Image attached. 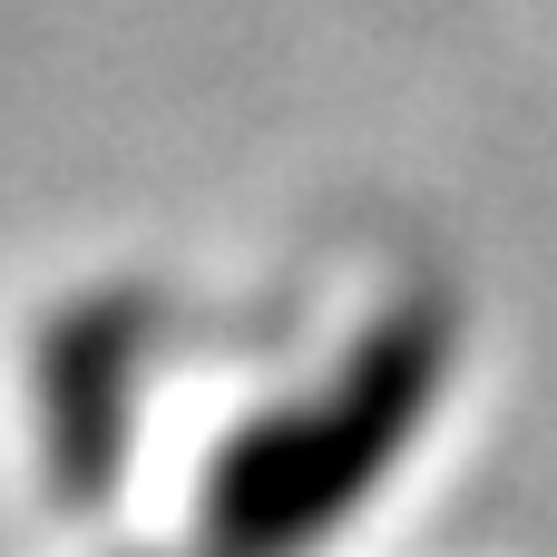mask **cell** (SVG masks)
I'll return each mask as SVG.
<instances>
[{"label": "cell", "mask_w": 557, "mask_h": 557, "mask_svg": "<svg viewBox=\"0 0 557 557\" xmlns=\"http://www.w3.org/2000/svg\"><path fill=\"white\" fill-rule=\"evenodd\" d=\"M431 382H441L431 323L392 333V343L352 372V392H343L333 411H313V421L284 431L264 460H245V529H255V519H264V529H313L333 499H352V490L392 460V441L421 421Z\"/></svg>", "instance_id": "cell-1"}]
</instances>
